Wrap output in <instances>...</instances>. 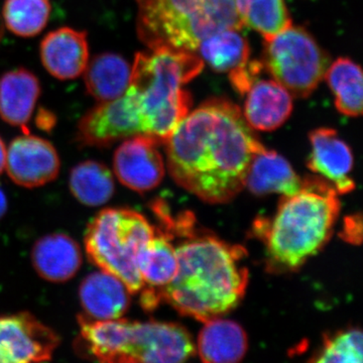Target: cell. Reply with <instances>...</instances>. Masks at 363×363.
I'll list each match as a JSON object with an SVG mask.
<instances>
[{
    "label": "cell",
    "mask_w": 363,
    "mask_h": 363,
    "mask_svg": "<svg viewBox=\"0 0 363 363\" xmlns=\"http://www.w3.org/2000/svg\"><path fill=\"white\" fill-rule=\"evenodd\" d=\"M166 145L169 174L203 201L220 204L245 187L248 167L264 147L228 100H208L179 123Z\"/></svg>",
    "instance_id": "obj_1"
},
{
    "label": "cell",
    "mask_w": 363,
    "mask_h": 363,
    "mask_svg": "<svg viewBox=\"0 0 363 363\" xmlns=\"http://www.w3.org/2000/svg\"><path fill=\"white\" fill-rule=\"evenodd\" d=\"M178 269L160 293L183 316L201 322L218 318L236 307L248 283L242 266L245 250L214 236L184 241L176 248Z\"/></svg>",
    "instance_id": "obj_2"
},
{
    "label": "cell",
    "mask_w": 363,
    "mask_h": 363,
    "mask_svg": "<svg viewBox=\"0 0 363 363\" xmlns=\"http://www.w3.org/2000/svg\"><path fill=\"white\" fill-rule=\"evenodd\" d=\"M338 195L328 181L311 177L298 193L284 196L262 233L274 269H297L328 242L340 212Z\"/></svg>",
    "instance_id": "obj_3"
},
{
    "label": "cell",
    "mask_w": 363,
    "mask_h": 363,
    "mask_svg": "<svg viewBox=\"0 0 363 363\" xmlns=\"http://www.w3.org/2000/svg\"><path fill=\"white\" fill-rule=\"evenodd\" d=\"M204 62L194 52L150 50L131 65L130 89L145 123V135L164 143L187 116L192 100L183 86L197 77Z\"/></svg>",
    "instance_id": "obj_4"
},
{
    "label": "cell",
    "mask_w": 363,
    "mask_h": 363,
    "mask_svg": "<svg viewBox=\"0 0 363 363\" xmlns=\"http://www.w3.org/2000/svg\"><path fill=\"white\" fill-rule=\"evenodd\" d=\"M78 348L101 362H183L196 354L190 334L178 324L78 317Z\"/></svg>",
    "instance_id": "obj_5"
},
{
    "label": "cell",
    "mask_w": 363,
    "mask_h": 363,
    "mask_svg": "<svg viewBox=\"0 0 363 363\" xmlns=\"http://www.w3.org/2000/svg\"><path fill=\"white\" fill-rule=\"evenodd\" d=\"M138 39L150 50L197 52L221 30H242L234 0H136Z\"/></svg>",
    "instance_id": "obj_6"
},
{
    "label": "cell",
    "mask_w": 363,
    "mask_h": 363,
    "mask_svg": "<svg viewBox=\"0 0 363 363\" xmlns=\"http://www.w3.org/2000/svg\"><path fill=\"white\" fill-rule=\"evenodd\" d=\"M156 233L143 214L126 208H107L90 221L84 245L90 262L113 274L130 294L140 292L143 281L138 253Z\"/></svg>",
    "instance_id": "obj_7"
},
{
    "label": "cell",
    "mask_w": 363,
    "mask_h": 363,
    "mask_svg": "<svg viewBox=\"0 0 363 363\" xmlns=\"http://www.w3.org/2000/svg\"><path fill=\"white\" fill-rule=\"evenodd\" d=\"M262 64L293 97L306 98L323 80L330 58L310 33L292 25L264 40Z\"/></svg>",
    "instance_id": "obj_8"
},
{
    "label": "cell",
    "mask_w": 363,
    "mask_h": 363,
    "mask_svg": "<svg viewBox=\"0 0 363 363\" xmlns=\"http://www.w3.org/2000/svg\"><path fill=\"white\" fill-rule=\"evenodd\" d=\"M140 135H145V123L128 86L123 96L90 109L79 121L76 138L81 145L107 147Z\"/></svg>",
    "instance_id": "obj_9"
},
{
    "label": "cell",
    "mask_w": 363,
    "mask_h": 363,
    "mask_svg": "<svg viewBox=\"0 0 363 363\" xmlns=\"http://www.w3.org/2000/svg\"><path fill=\"white\" fill-rule=\"evenodd\" d=\"M59 344L58 334L30 313L0 316V363L48 362Z\"/></svg>",
    "instance_id": "obj_10"
},
{
    "label": "cell",
    "mask_w": 363,
    "mask_h": 363,
    "mask_svg": "<svg viewBox=\"0 0 363 363\" xmlns=\"http://www.w3.org/2000/svg\"><path fill=\"white\" fill-rule=\"evenodd\" d=\"M61 161L49 140L28 133L14 138L6 150L9 178L25 188L42 187L58 177Z\"/></svg>",
    "instance_id": "obj_11"
},
{
    "label": "cell",
    "mask_w": 363,
    "mask_h": 363,
    "mask_svg": "<svg viewBox=\"0 0 363 363\" xmlns=\"http://www.w3.org/2000/svg\"><path fill=\"white\" fill-rule=\"evenodd\" d=\"M159 140L150 135L124 140L113 157L114 173L125 187L145 192L157 187L164 176V162Z\"/></svg>",
    "instance_id": "obj_12"
},
{
    "label": "cell",
    "mask_w": 363,
    "mask_h": 363,
    "mask_svg": "<svg viewBox=\"0 0 363 363\" xmlns=\"http://www.w3.org/2000/svg\"><path fill=\"white\" fill-rule=\"evenodd\" d=\"M311 152L307 166L335 188L338 194L354 190L351 178L353 155L350 145L341 140L333 128H317L310 133Z\"/></svg>",
    "instance_id": "obj_13"
},
{
    "label": "cell",
    "mask_w": 363,
    "mask_h": 363,
    "mask_svg": "<svg viewBox=\"0 0 363 363\" xmlns=\"http://www.w3.org/2000/svg\"><path fill=\"white\" fill-rule=\"evenodd\" d=\"M262 73L253 79L243 93L242 116L252 130H276L292 114L293 96L274 78H262Z\"/></svg>",
    "instance_id": "obj_14"
},
{
    "label": "cell",
    "mask_w": 363,
    "mask_h": 363,
    "mask_svg": "<svg viewBox=\"0 0 363 363\" xmlns=\"http://www.w3.org/2000/svg\"><path fill=\"white\" fill-rule=\"evenodd\" d=\"M138 267L143 281L140 304L152 311L161 304L160 293L173 281L178 269L176 248L167 234L155 233L138 253Z\"/></svg>",
    "instance_id": "obj_15"
},
{
    "label": "cell",
    "mask_w": 363,
    "mask_h": 363,
    "mask_svg": "<svg viewBox=\"0 0 363 363\" xmlns=\"http://www.w3.org/2000/svg\"><path fill=\"white\" fill-rule=\"evenodd\" d=\"M40 60L45 70L59 80H72L84 73L89 62L87 33L61 28L48 33L40 43Z\"/></svg>",
    "instance_id": "obj_16"
},
{
    "label": "cell",
    "mask_w": 363,
    "mask_h": 363,
    "mask_svg": "<svg viewBox=\"0 0 363 363\" xmlns=\"http://www.w3.org/2000/svg\"><path fill=\"white\" fill-rule=\"evenodd\" d=\"M130 295L121 279L102 269L88 274L79 288L84 316L93 320L123 317L130 308Z\"/></svg>",
    "instance_id": "obj_17"
},
{
    "label": "cell",
    "mask_w": 363,
    "mask_h": 363,
    "mask_svg": "<svg viewBox=\"0 0 363 363\" xmlns=\"http://www.w3.org/2000/svg\"><path fill=\"white\" fill-rule=\"evenodd\" d=\"M82 259L80 245L68 234L43 236L33 247V269L40 278L51 283H65L75 277Z\"/></svg>",
    "instance_id": "obj_18"
},
{
    "label": "cell",
    "mask_w": 363,
    "mask_h": 363,
    "mask_svg": "<svg viewBox=\"0 0 363 363\" xmlns=\"http://www.w3.org/2000/svg\"><path fill=\"white\" fill-rule=\"evenodd\" d=\"M39 79L21 68L7 72L0 78V117L28 133V123L40 95Z\"/></svg>",
    "instance_id": "obj_19"
},
{
    "label": "cell",
    "mask_w": 363,
    "mask_h": 363,
    "mask_svg": "<svg viewBox=\"0 0 363 363\" xmlns=\"http://www.w3.org/2000/svg\"><path fill=\"white\" fill-rule=\"evenodd\" d=\"M302 184L285 157L264 147L255 152L250 162L245 187L255 195L278 193L292 196L300 191Z\"/></svg>",
    "instance_id": "obj_20"
},
{
    "label": "cell",
    "mask_w": 363,
    "mask_h": 363,
    "mask_svg": "<svg viewBox=\"0 0 363 363\" xmlns=\"http://www.w3.org/2000/svg\"><path fill=\"white\" fill-rule=\"evenodd\" d=\"M204 323L198 337V353L203 362L233 363L245 357L247 336L240 324L218 318Z\"/></svg>",
    "instance_id": "obj_21"
},
{
    "label": "cell",
    "mask_w": 363,
    "mask_h": 363,
    "mask_svg": "<svg viewBox=\"0 0 363 363\" xmlns=\"http://www.w3.org/2000/svg\"><path fill=\"white\" fill-rule=\"evenodd\" d=\"M86 90L99 102L123 96L130 84L131 65L121 55L102 52L88 62L84 71Z\"/></svg>",
    "instance_id": "obj_22"
},
{
    "label": "cell",
    "mask_w": 363,
    "mask_h": 363,
    "mask_svg": "<svg viewBox=\"0 0 363 363\" xmlns=\"http://www.w3.org/2000/svg\"><path fill=\"white\" fill-rule=\"evenodd\" d=\"M327 84L335 97V106L343 116H362L363 106L362 71L348 58H339L327 69Z\"/></svg>",
    "instance_id": "obj_23"
},
{
    "label": "cell",
    "mask_w": 363,
    "mask_h": 363,
    "mask_svg": "<svg viewBox=\"0 0 363 363\" xmlns=\"http://www.w3.org/2000/svg\"><path fill=\"white\" fill-rule=\"evenodd\" d=\"M72 194L86 206H101L116 191L113 175L102 162L85 161L72 169L69 177Z\"/></svg>",
    "instance_id": "obj_24"
},
{
    "label": "cell",
    "mask_w": 363,
    "mask_h": 363,
    "mask_svg": "<svg viewBox=\"0 0 363 363\" xmlns=\"http://www.w3.org/2000/svg\"><path fill=\"white\" fill-rule=\"evenodd\" d=\"M202 58L215 72L230 73L250 60V49L240 30L228 28L215 33L198 48Z\"/></svg>",
    "instance_id": "obj_25"
},
{
    "label": "cell",
    "mask_w": 363,
    "mask_h": 363,
    "mask_svg": "<svg viewBox=\"0 0 363 363\" xmlns=\"http://www.w3.org/2000/svg\"><path fill=\"white\" fill-rule=\"evenodd\" d=\"M243 26L271 39L292 26L285 0H234Z\"/></svg>",
    "instance_id": "obj_26"
},
{
    "label": "cell",
    "mask_w": 363,
    "mask_h": 363,
    "mask_svg": "<svg viewBox=\"0 0 363 363\" xmlns=\"http://www.w3.org/2000/svg\"><path fill=\"white\" fill-rule=\"evenodd\" d=\"M50 13V0H6L2 20L14 35L32 38L43 32L49 21Z\"/></svg>",
    "instance_id": "obj_27"
},
{
    "label": "cell",
    "mask_w": 363,
    "mask_h": 363,
    "mask_svg": "<svg viewBox=\"0 0 363 363\" xmlns=\"http://www.w3.org/2000/svg\"><path fill=\"white\" fill-rule=\"evenodd\" d=\"M362 331L350 328L325 338L323 347L312 362L360 363L362 362Z\"/></svg>",
    "instance_id": "obj_28"
},
{
    "label": "cell",
    "mask_w": 363,
    "mask_h": 363,
    "mask_svg": "<svg viewBox=\"0 0 363 363\" xmlns=\"http://www.w3.org/2000/svg\"><path fill=\"white\" fill-rule=\"evenodd\" d=\"M362 228V223L358 224L357 226V218H350L346 220V225L344 227V233L346 235V240L350 241V242H357L359 243L360 240H358V238H362V236L358 235L357 234V229Z\"/></svg>",
    "instance_id": "obj_29"
},
{
    "label": "cell",
    "mask_w": 363,
    "mask_h": 363,
    "mask_svg": "<svg viewBox=\"0 0 363 363\" xmlns=\"http://www.w3.org/2000/svg\"><path fill=\"white\" fill-rule=\"evenodd\" d=\"M37 121L38 125H39L40 128L50 130L54 128L55 117L52 116L51 113H49V111H42L39 116H38Z\"/></svg>",
    "instance_id": "obj_30"
},
{
    "label": "cell",
    "mask_w": 363,
    "mask_h": 363,
    "mask_svg": "<svg viewBox=\"0 0 363 363\" xmlns=\"http://www.w3.org/2000/svg\"><path fill=\"white\" fill-rule=\"evenodd\" d=\"M6 147L4 140L0 138V174L6 169Z\"/></svg>",
    "instance_id": "obj_31"
},
{
    "label": "cell",
    "mask_w": 363,
    "mask_h": 363,
    "mask_svg": "<svg viewBox=\"0 0 363 363\" xmlns=\"http://www.w3.org/2000/svg\"><path fill=\"white\" fill-rule=\"evenodd\" d=\"M7 211V198L6 193L0 188V219L4 216Z\"/></svg>",
    "instance_id": "obj_32"
},
{
    "label": "cell",
    "mask_w": 363,
    "mask_h": 363,
    "mask_svg": "<svg viewBox=\"0 0 363 363\" xmlns=\"http://www.w3.org/2000/svg\"><path fill=\"white\" fill-rule=\"evenodd\" d=\"M4 28H6V26H4L2 16H0V42H1L2 38H4Z\"/></svg>",
    "instance_id": "obj_33"
}]
</instances>
